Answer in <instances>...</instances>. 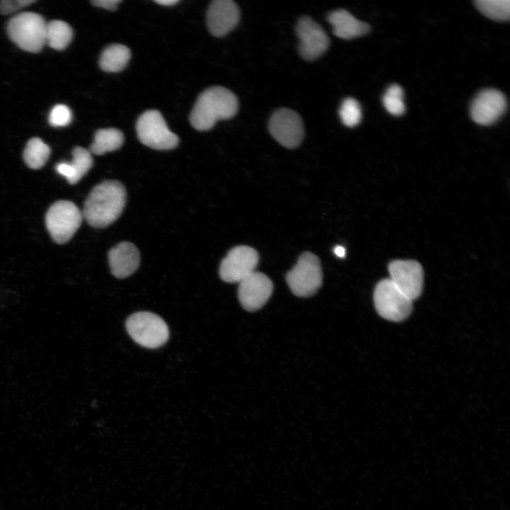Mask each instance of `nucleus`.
<instances>
[{
    "label": "nucleus",
    "mask_w": 510,
    "mask_h": 510,
    "mask_svg": "<svg viewBox=\"0 0 510 510\" xmlns=\"http://www.w3.org/2000/svg\"><path fill=\"white\" fill-rule=\"evenodd\" d=\"M373 299L378 313L387 320H404L412 309V300L400 290L390 278L383 279L377 284Z\"/></svg>",
    "instance_id": "6e6552de"
},
{
    "label": "nucleus",
    "mask_w": 510,
    "mask_h": 510,
    "mask_svg": "<svg viewBox=\"0 0 510 510\" xmlns=\"http://www.w3.org/2000/svg\"><path fill=\"white\" fill-rule=\"evenodd\" d=\"M50 149L49 146L38 137L31 138L26 144L23 151V159L30 169H38L42 167L49 159Z\"/></svg>",
    "instance_id": "4be33fe9"
},
{
    "label": "nucleus",
    "mask_w": 510,
    "mask_h": 510,
    "mask_svg": "<svg viewBox=\"0 0 510 510\" xmlns=\"http://www.w3.org/2000/svg\"><path fill=\"white\" fill-rule=\"evenodd\" d=\"M334 252L338 257L343 258L345 256L346 249L344 246L338 245L334 247Z\"/></svg>",
    "instance_id": "c85d7f7f"
},
{
    "label": "nucleus",
    "mask_w": 510,
    "mask_h": 510,
    "mask_svg": "<svg viewBox=\"0 0 510 510\" xmlns=\"http://www.w3.org/2000/svg\"><path fill=\"white\" fill-rule=\"evenodd\" d=\"M239 9L232 0H215L207 11L206 21L210 33L216 37H222L230 32L238 23Z\"/></svg>",
    "instance_id": "2eb2a0df"
},
{
    "label": "nucleus",
    "mask_w": 510,
    "mask_h": 510,
    "mask_svg": "<svg viewBox=\"0 0 510 510\" xmlns=\"http://www.w3.org/2000/svg\"><path fill=\"white\" fill-rule=\"evenodd\" d=\"M285 280L295 295L304 298L313 295L322 283L319 258L311 252H304L286 274Z\"/></svg>",
    "instance_id": "423d86ee"
},
{
    "label": "nucleus",
    "mask_w": 510,
    "mask_h": 510,
    "mask_svg": "<svg viewBox=\"0 0 510 510\" xmlns=\"http://www.w3.org/2000/svg\"><path fill=\"white\" fill-rule=\"evenodd\" d=\"M259 262V254L252 247L237 246L222 260L219 270L220 278L227 283H239L251 273Z\"/></svg>",
    "instance_id": "9d476101"
},
{
    "label": "nucleus",
    "mask_w": 510,
    "mask_h": 510,
    "mask_svg": "<svg viewBox=\"0 0 510 510\" xmlns=\"http://www.w3.org/2000/svg\"><path fill=\"white\" fill-rule=\"evenodd\" d=\"M273 290L271 279L264 273L255 271L239 283L238 298L246 310L256 311L268 300Z\"/></svg>",
    "instance_id": "ddd939ff"
},
{
    "label": "nucleus",
    "mask_w": 510,
    "mask_h": 510,
    "mask_svg": "<svg viewBox=\"0 0 510 510\" xmlns=\"http://www.w3.org/2000/svg\"><path fill=\"white\" fill-rule=\"evenodd\" d=\"M121 0H94L91 3L94 6L110 11H115Z\"/></svg>",
    "instance_id": "cd10ccee"
},
{
    "label": "nucleus",
    "mask_w": 510,
    "mask_h": 510,
    "mask_svg": "<svg viewBox=\"0 0 510 510\" xmlns=\"http://www.w3.org/2000/svg\"><path fill=\"white\" fill-rule=\"evenodd\" d=\"M271 136L286 148H296L304 137V127L299 114L293 110L283 108L276 110L268 121Z\"/></svg>",
    "instance_id": "1a4fd4ad"
},
{
    "label": "nucleus",
    "mask_w": 510,
    "mask_h": 510,
    "mask_svg": "<svg viewBox=\"0 0 510 510\" xmlns=\"http://www.w3.org/2000/svg\"><path fill=\"white\" fill-rule=\"evenodd\" d=\"M47 23L42 16L33 12L21 13L8 23V36L21 49L40 52L45 44Z\"/></svg>",
    "instance_id": "7ed1b4c3"
},
{
    "label": "nucleus",
    "mask_w": 510,
    "mask_h": 510,
    "mask_svg": "<svg viewBox=\"0 0 510 510\" xmlns=\"http://www.w3.org/2000/svg\"><path fill=\"white\" fill-rule=\"evenodd\" d=\"M156 3L163 6H173L178 2V0H156Z\"/></svg>",
    "instance_id": "c756f323"
},
{
    "label": "nucleus",
    "mask_w": 510,
    "mask_h": 510,
    "mask_svg": "<svg viewBox=\"0 0 510 510\" xmlns=\"http://www.w3.org/2000/svg\"><path fill=\"white\" fill-rule=\"evenodd\" d=\"M507 106L505 96L493 89L480 91L470 106V115L477 123L489 125L494 123L505 112Z\"/></svg>",
    "instance_id": "4468645a"
},
{
    "label": "nucleus",
    "mask_w": 510,
    "mask_h": 510,
    "mask_svg": "<svg viewBox=\"0 0 510 510\" xmlns=\"http://www.w3.org/2000/svg\"><path fill=\"white\" fill-rule=\"evenodd\" d=\"M390 280L412 300L423 289L424 272L419 263L413 260H395L388 266Z\"/></svg>",
    "instance_id": "f8f14e48"
},
{
    "label": "nucleus",
    "mask_w": 510,
    "mask_h": 510,
    "mask_svg": "<svg viewBox=\"0 0 510 510\" xmlns=\"http://www.w3.org/2000/svg\"><path fill=\"white\" fill-rule=\"evenodd\" d=\"M126 201V191L118 181H104L96 185L87 196L83 217L89 225L105 227L115 221L122 213Z\"/></svg>",
    "instance_id": "f257e3e1"
},
{
    "label": "nucleus",
    "mask_w": 510,
    "mask_h": 510,
    "mask_svg": "<svg viewBox=\"0 0 510 510\" xmlns=\"http://www.w3.org/2000/svg\"><path fill=\"white\" fill-rule=\"evenodd\" d=\"M72 118V112L69 107L63 104H57L50 111L49 123L54 127H63L69 124Z\"/></svg>",
    "instance_id": "a878e982"
},
{
    "label": "nucleus",
    "mask_w": 510,
    "mask_h": 510,
    "mask_svg": "<svg viewBox=\"0 0 510 510\" xmlns=\"http://www.w3.org/2000/svg\"><path fill=\"white\" fill-rule=\"evenodd\" d=\"M108 260L112 274L118 278L132 275L139 267L140 252L131 242H123L110 249Z\"/></svg>",
    "instance_id": "dca6fc26"
},
{
    "label": "nucleus",
    "mask_w": 510,
    "mask_h": 510,
    "mask_svg": "<svg viewBox=\"0 0 510 510\" xmlns=\"http://www.w3.org/2000/svg\"><path fill=\"white\" fill-rule=\"evenodd\" d=\"M82 212L69 200H58L49 208L45 215L47 230L53 241L67 242L81 225Z\"/></svg>",
    "instance_id": "39448f33"
},
{
    "label": "nucleus",
    "mask_w": 510,
    "mask_h": 510,
    "mask_svg": "<svg viewBox=\"0 0 510 510\" xmlns=\"http://www.w3.org/2000/svg\"><path fill=\"white\" fill-rule=\"evenodd\" d=\"M124 141L123 132L116 128H105L97 130L90 146V152L102 155L108 152L119 149Z\"/></svg>",
    "instance_id": "aec40b11"
},
{
    "label": "nucleus",
    "mask_w": 510,
    "mask_h": 510,
    "mask_svg": "<svg viewBox=\"0 0 510 510\" xmlns=\"http://www.w3.org/2000/svg\"><path fill=\"white\" fill-rule=\"evenodd\" d=\"M403 96V90L399 85L393 84L387 88L382 97V103L390 114L398 116L404 113Z\"/></svg>",
    "instance_id": "b1692460"
},
{
    "label": "nucleus",
    "mask_w": 510,
    "mask_h": 510,
    "mask_svg": "<svg viewBox=\"0 0 510 510\" xmlns=\"http://www.w3.org/2000/svg\"><path fill=\"white\" fill-rule=\"evenodd\" d=\"M137 137L144 145L158 150H169L178 144V137L170 131L161 113L149 110L143 113L136 123Z\"/></svg>",
    "instance_id": "0eeeda50"
},
{
    "label": "nucleus",
    "mask_w": 510,
    "mask_h": 510,
    "mask_svg": "<svg viewBox=\"0 0 510 510\" xmlns=\"http://www.w3.org/2000/svg\"><path fill=\"white\" fill-rule=\"evenodd\" d=\"M477 9L485 16L495 21L509 20L510 2L509 0H477Z\"/></svg>",
    "instance_id": "5701e85b"
},
{
    "label": "nucleus",
    "mask_w": 510,
    "mask_h": 510,
    "mask_svg": "<svg viewBox=\"0 0 510 510\" xmlns=\"http://www.w3.org/2000/svg\"><path fill=\"white\" fill-rule=\"evenodd\" d=\"M339 113L342 123L349 128L357 125L362 118L361 106L353 98H346L343 101Z\"/></svg>",
    "instance_id": "393cba45"
},
{
    "label": "nucleus",
    "mask_w": 510,
    "mask_h": 510,
    "mask_svg": "<svg viewBox=\"0 0 510 510\" xmlns=\"http://www.w3.org/2000/svg\"><path fill=\"white\" fill-rule=\"evenodd\" d=\"M70 162H60L55 166L56 171L64 176L69 183L76 184L93 166V157L89 150L76 147L72 150Z\"/></svg>",
    "instance_id": "a211bd4d"
},
{
    "label": "nucleus",
    "mask_w": 510,
    "mask_h": 510,
    "mask_svg": "<svg viewBox=\"0 0 510 510\" xmlns=\"http://www.w3.org/2000/svg\"><path fill=\"white\" fill-rule=\"evenodd\" d=\"M73 36L72 28L66 22L54 20L47 23L45 41L55 50L65 49L70 43Z\"/></svg>",
    "instance_id": "412c9836"
},
{
    "label": "nucleus",
    "mask_w": 510,
    "mask_h": 510,
    "mask_svg": "<svg viewBox=\"0 0 510 510\" xmlns=\"http://www.w3.org/2000/svg\"><path fill=\"white\" fill-rule=\"evenodd\" d=\"M327 21L332 26L333 33L342 39L361 37L370 30L368 24L358 20L345 9L332 11L327 16Z\"/></svg>",
    "instance_id": "f3484780"
},
{
    "label": "nucleus",
    "mask_w": 510,
    "mask_h": 510,
    "mask_svg": "<svg viewBox=\"0 0 510 510\" xmlns=\"http://www.w3.org/2000/svg\"><path fill=\"white\" fill-rule=\"evenodd\" d=\"M295 30L300 42L298 52L304 60H315L327 50L329 37L322 26L309 16L300 18Z\"/></svg>",
    "instance_id": "9b49d317"
},
{
    "label": "nucleus",
    "mask_w": 510,
    "mask_h": 510,
    "mask_svg": "<svg viewBox=\"0 0 510 510\" xmlns=\"http://www.w3.org/2000/svg\"><path fill=\"white\" fill-rule=\"evenodd\" d=\"M130 56L128 47L121 44H113L101 53L99 66L104 72H118L126 67Z\"/></svg>",
    "instance_id": "6ab92c4d"
},
{
    "label": "nucleus",
    "mask_w": 510,
    "mask_h": 510,
    "mask_svg": "<svg viewBox=\"0 0 510 510\" xmlns=\"http://www.w3.org/2000/svg\"><path fill=\"white\" fill-rule=\"evenodd\" d=\"M238 107L237 98L230 90L222 86H212L198 96L189 120L195 129L208 130L217 121L234 117Z\"/></svg>",
    "instance_id": "f03ea898"
},
{
    "label": "nucleus",
    "mask_w": 510,
    "mask_h": 510,
    "mask_svg": "<svg viewBox=\"0 0 510 510\" xmlns=\"http://www.w3.org/2000/svg\"><path fill=\"white\" fill-rule=\"evenodd\" d=\"M35 1L33 0H4L0 2V13L8 15L22 9Z\"/></svg>",
    "instance_id": "bb28decb"
},
{
    "label": "nucleus",
    "mask_w": 510,
    "mask_h": 510,
    "mask_svg": "<svg viewBox=\"0 0 510 510\" xmlns=\"http://www.w3.org/2000/svg\"><path fill=\"white\" fill-rule=\"evenodd\" d=\"M125 327L130 337L139 345L157 348L168 340L169 331L166 322L150 312H138L126 320Z\"/></svg>",
    "instance_id": "20e7f679"
}]
</instances>
